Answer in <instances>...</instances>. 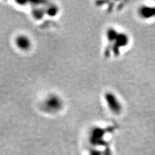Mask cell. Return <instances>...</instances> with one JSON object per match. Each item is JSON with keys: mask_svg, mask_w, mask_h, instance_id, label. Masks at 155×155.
<instances>
[{"mask_svg": "<svg viewBox=\"0 0 155 155\" xmlns=\"http://www.w3.org/2000/svg\"><path fill=\"white\" fill-rule=\"evenodd\" d=\"M106 100L110 110L113 113L116 114L120 113L121 110H122V105L115 96L112 94H108L106 96Z\"/></svg>", "mask_w": 155, "mask_h": 155, "instance_id": "cell-1", "label": "cell"}, {"mask_svg": "<svg viewBox=\"0 0 155 155\" xmlns=\"http://www.w3.org/2000/svg\"><path fill=\"white\" fill-rule=\"evenodd\" d=\"M140 16L143 19H150L155 17V7L143 5L138 9Z\"/></svg>", "mask_w": 155, "mask_h": 155, "instance_id": "cell-2", "label": "cell"}]
</instances>
